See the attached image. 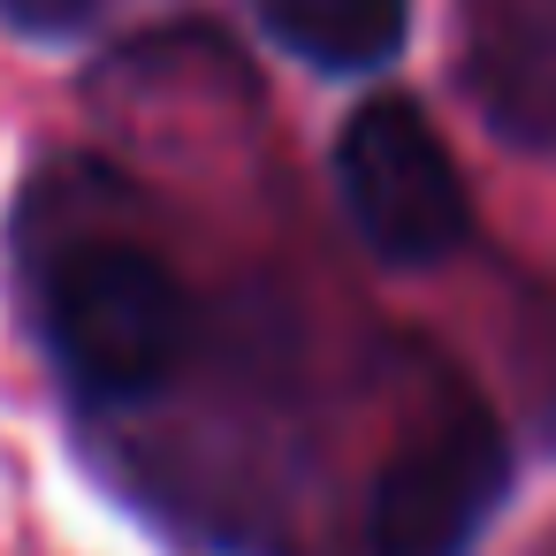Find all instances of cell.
<instances>
[{"instance_id":"5b68a950","label":"cell","mask_w":556,"mask_h":556,"mask_svg":"<svg viewBox=\"0 0 556 556\" xmlns=\"http://www.w3.org/2000/svg\"><path fill=\"white\" fill-rule=\"evenodd\" d=\"M260 24L282 54L328 70V77H366L396 62L412 31V0H260Z\"/></svg>"},{"instance_id":"6da1fadb","label":"cell","mask_w":556,"mask_h":556,"mask_svg":"<svg viewBox=\"0 0 556 556\" xmlns=\"http://www.w3.org/2000/svg\"><path fill=\"white\" fill-rule=\"evenodd\" d=\"M39 336L85 404H146L191 351V298L146 244L70 237L39 267Z\"/></svg>"},{"instance_id":"7a4b0ae2","label":"cell","mask_w":556,"mask_h":556,"mask_svg":"<svg viewBox=\"0 0 556 556\" xmlns=\"http://www.w3.org/2000/svg\"><path fill=\"white\" fill-rule=\"evenodd\" d=\"M336 191H343V214L366 237V252L389 267H434L472 229L465 176L412 100L351 108V123L336 138Z\"/></svg>"},{"instance_id":"3957f363","label":"cell","mask_w":556,"mask_h":556,"mask_svg":"<svg viewBox=\"0 0 556 556\" xmlns=\"http://www.w3.org/2000/svg\"><path fill=\"white\" fill-rule=\"evenodd\" d=\"M510 488V450L488 412L419 427L366 495V556H472Z\"/></svg>"},{"instance_id":"277c9868","label":"cell","mask_w":556,"mask_h":556,"mask_svg":"<svg viewBox=\"0 0 556 556\" xmlns=\"http://www.w3.org/2000/svg\"><path fill=\"white\" fill-rule=\"evenodd\" d=\"M510 16L518 9L503 0H488V16H465V92L510 146H556V47Z\"/></svg>"}]
</instances>
